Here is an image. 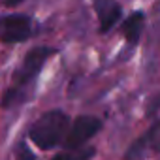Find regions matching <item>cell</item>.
<instances>
[{
  "mask_svg": "<svg viewBox=\"0 0 160 160\" xmlns=\"http://www.w3.org/2000/svg\"><path fill=\"white\" fill-rule=\"evenodd\" d=\"M68 124H70V119L62 111H57V109L47 111L32 124L28 136L36 147H40L42 151H49L62 141V138L66 136Z\"/></svg>",
  "mask_w": 160,
  "mask_h": 160,
  "instance_id": "obj_1",
  "label": "cell"
},
{
  "mask_svg": "<svg viewBox=\"0 0 160 160\" xmlns=\"http://www.w3.org/2000/svg\"><path fill=\"white\" fill-rule=\"evenodd\" d=\"M102 128V121L98 117H91V115H81L72 122V128L64 139V147L66 151H73V149H81L98 130Z\"/></svg>",
  "mask_w": 160,
  "mask_h": 160,
  "instance_id": "obj_2",
  "label": "cell"
},
{
  "mask_svg": "<svg viewBox=\"0 0 160 160\" xmlns=\"http://www.w3.org/2000/svg\"><path fill=\"white\" fill-rule=\"evenodd\" d=\"M53 53H55L53 47H36V49L28 51L27 57H25V60H23V64H21V68L15 72V77H13L15 89H19L23 85H27L28 81H32L34 75L43 66V62L47 60V57L53 55Z\"/></svg>",
  "mask_w": 160,
  "mask_h": 160,
  "instance_id": "obj_3",
  "label": "cell"
},
{
  "mask_svg": "<svg viewBox=\"0 0 160 160\" xmlns=\"http://www.w3.org/2000/svg\"><path fill=\"white\" fill-rule=\"evenodd\" d=\"M4 30L0 34V40L4 43H19L30 38V19L25 13H13L8 15L4 21Z\"/></svg>",
  "mask_w": 160,
  "mask_h": 160,
  "instance_id": "obj_4",
  "label": "cell"
},
{
  "mask_svg": "<svg viewBox=\"0 0 160 160\" xmlns=\"http://www.w3.org/2000/svg\"><path fill=\"white\" fill-rule=\"evenodd\" d=\"M94 8L100 17V32H108L121 17V6L115 0H94Z\"/></svg>",
  "mask_w": 160,
  "mask_h": 160,
  "instance_id": "obj_5",
  "label": "cell"
},
{
  "mask_svg": "<svg viewBox=\"0 0 160 160\" xmlns=\"http://www.w3.org/2000/svg\"><path fill=\"white\" fill-rule=\"evenodd\" d=\"M143 21H145V15L141 12H136L122 23V34L128 40V43H136L139 40L143 30Z\"/></svg>",
  "mask_w": 160,
  "mask_h": 160,
  "instance_id": "obj_6",
  "label": "cell"
},
{
  "mask_svg": "<svg viewBox=\"0 0 160 160\" xmlns=\"http://www.w3.org/2000/svg\"><path fill=\"white\" fill-rule=\"evenodd\" d=\"M152 136H154V130H152V126H151L138 141H134V143L130 145V149H128V152H126V160H139V158L143 156L145 147L152 143Z\"/></svg>",
  "mask_w": 160,
  "mask_h": 160,
  "instance_id": "obj_7",
  "label": "cell"
},
{
  "mask_svg": "<svg viewBox=\"0 0 160 160\" xmlns=\"http://www.w3.org/2000/svg\"><path fill=\"white\" fill-rule=\"evenodd\" d=\"M94 149L92 147H85V149H73V151H64L55 154L53 160H89L94 156Z\"/></svg>",
  "mask_w": 160,
  "mask_h": 160,
  "instance_id": "obj_8",
  "label": "cell"
},
{
  "mask_svg": "<svg viewBox=\"0 0 160 160\" xmlns=\"http://www.w3.org/2000/svg\"><path fill=\"white\" fill-rule=\"evenodd\" d=\"M17 160H34V154L28 151V147L25 143H21L17 149Z\"/></svg>",
  "mask_w": 160,
  "mask_h": 160,
  "instance_id": "obj_9",
  "label": "cell"
},
{
  "mask_svg": "<svg viewBox=\"0 0 160 160\" xmlns=\"http://www.w3.org/2000/svg\"><path fill=\"white\" fill-rule=\"evenodd\" d=\"M152 130H154V136H152V143H151V145H152L156 151H160V122L154 124Z\"/></svg>",
  "mask_w": 160,
  "mask_h": 160,
  "instance_id": "obj_10",
  "label": "cell"
},
{
  "mask_svg": "<svg viewBox=\"0 0 160 160\" xmlns=\"http://www.w3.org/2000/svg\"><path fill=\"white\" fill-rule=\"evenodd\" d=\"M23 2V0H4V4L6 6H10V8H13V6H19Z\"/></svg>",
  "mask_w": 160,
  "mask_h": 160,
  "instance_id": "obj_11",
  "label": "cell"
}]
</instances>
